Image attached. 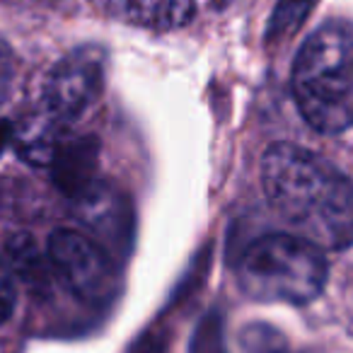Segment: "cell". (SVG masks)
<instances>
[{"mask_svg": "<svg viewBox=\"0 0 353 353\" xmlns=\"http://www.w3.org/2000/svg\"><path fill=\"white\" fill-rule=\"evenodd\" d=\"M261 184L295 235L322 250L353 245V184L322 155L293 143H274L261 160Z\"/></svg>", "mask_w": 353, "mask_h": 353, "instance_id": "cell-1", "label": "cell"}, {"mask_svg": "<svg viewBox=\"0 0 353 353\" xmlns=\"http://www.w3.org/2000/svg\"><path fill=\"white\" fill-rule=\"evenodd\" d=\"M293 97L319 133L353 126V30L341 22L319 27L293 63Z\"/></svg>", "mask_w": 353, "mask_h": 353, "instance_id": "cell-2", "label": "cell"}, {"mask_svg": "<svg viewBox=\"0 0 353 353\" xmlns=\"http://www.w3.org/2000/svg\"><path fill=\"white\" fill-rule=\"evenodd\" d=\"M324 250L300 235H264L254 240L237 264V281L256 303L303 305L327 283Z\"/></svg>", "mask_w": 353, "mask_h": 353, "instance_id": "cell-3", "label": "cell"}, {"mask_svg": "<svg viewBox=\"0 0 353 353\" xmlns=\"http://www.w3.org/2000/svg\"><path fill=\"white\" fill-rule=\"evenodd\" d=\"M49 259L56 276L88 303L104 305L117 295V264L92 237L75 230H56L49 237Z\"/></svg>", "mask_w": 353, "mask_h": 353, "instance_id": "cell-4", "label": "cell"}, {"mask_svg": "<svg viewBox=\"0 0 353 353\" xmlns=\"http://www.w3.org/2000/svg\"><path fill=\"white\" fill-rule=\"evenodd\" d=\"M104 88V51L83 46L61 59L44 85L46 109L54 119L73 121L99 99Z\"/></svg>", "mask_w": 353, "mask_h": 353, "instance_id": "cell-5", "label": "cell"}, {"mask_svg": "<svg viewBox=\"0 0 353 353\" xmlns=\"http://www.w3.org/2000/svg\"><path fill=\"white\" fill-rule=\"evenodd\" d=\"M73 213L109 256L128 254L133 245L136 218L131 201L114 184L102 179L90 184L80 196L73 199Z\"/></svg>", "mask_w": 353, "mask_h": 353, "instance_id": "cell-6", "label": "cell"}, {"mask_svg": "<svg viewBox=\"0 0 353 353\" xmlns=\"http://www.w3.org/2000/svg\"><path fill=\"white\" fill-rule=\"evenodd\" d=\"M56 189L75 199L99 179V141L94 136H59L46 165Z\"/></svg>", "mask_w": 353, "mask_h": 353, "instance_id": "cell-7", "label": "cell"}, {"mask_svg": "<svg viewBox=\"0 0 353 353\" xmlns=\"http://www.w3.org/2000/svg\"><path fill=\"white\" fill-rule=\"evenodd\" d=\"M8 264L12 274H17V279L22 281V285L34 295H46L51 290L56 269L49 254H41L39 245L27 232H20L8 242Z\"/></svg>", "mask_w": 353, "mask_h": 353, "instance_id": "cell-8", "label": "cell"}, {"mask_svg": "<svg viewBox=\"0 0 353 353\" xmlns=\"http://www.w3.org/2000/svg\"><path fill=\"white\" fill-rule=\"evenodd\" d=\"M194 10H196L194 0H126L121 12L131 25L170 32L189 25Z\"/></svg>", "mask_w": 353, "mask_h": 353, "instance_id": "cell-9", "label": "cell"}, {"mask_svg": "<svg viewBox=\"0 0 353 353\" xmlns=\"http://www.w3.org/2000/svg\"><path fill=\"white\" fill-rule=\"evenodd\" d=\"M12 141H17V152L27 162H32V165H49L59 136L51 131L49 123H34V126L25 128L20 133V138H12Z\"/></svg>", "mask_w": 353, "mask_h": 353, "instance_id": "cell-10", "label": "cell"}, {"mask_svg": "<svg viewBox=\"0 0 353 353\" xmlns=\"http://www.w3.org/2000/svg\"><path fill=\"white\" fill-rule=\"evenodd\" d=\"M310 8H312V0H281L279 8L274 10V15H271L266 37L269 39H283V37H288L290 32H295L303 25Z\"/></svg>", "mask_w": 353, "mask_h": 353, "instance_id": "cell-11", "label": "cell"}, {"mask_svg": "<svg viewBox=\"0 0 353 353\" xmlns=\"http://www.w3.org/2000/svg\"><path fill=\"white\" fill-rule=\"evenodd\" d=\"M192 353H225L223 341V319L218 312H208L199 322L192 339Z\"/></svg>", "mask_w": 353, "mask_h": 353, "instance_id": "cell-12", "label": "cell"}, {"mask_svg": "<svg viewBox=\"0 0 353 353\" xmlns=\"http://www.w3.org/2000/svg\"><path fill=\"white\" fill-rule=\"evenodd\" d=\"M242 341H245V346L254 353H279L281 348H283V336H281L276 329L261 327V324L247 327Z\"/></svg>", "mask_w": 353, "mask_h": 353, "instance_id": "cell-13", "label": "cell"}, {"mask_svg": "<svg viewBox=\"0 0 353 353\" xmlns=\"http://www.w3.org/2000/svg\"><path fill=\"white\" fill-rule=\"evenodd\" d=\"M17 303L15 281H12V269L8 261L0 259V324L12 317V310Z\"/></svg>", "mask_w": 353, "mask_h": 353, "instance_id": "cell-14", "label": "cell"}, {"mask_svg": "<svg viewBox=\"0 0 353 353\" xmlns=\"http://www.w3.org/2000/svg\"><path fill=\"white\" fill-rule=\"evenodd\" d=\"M165 348H167V343H165V339H162V334H157V336L148 334V336L133 348V353H165Z\"/></svg>", "mask_w": 353, "mask_h": 353, "instance_id": "cell-15", "label": "cell"}, {"mask_svg": "<svg viewBox=\"0 0 353 353\" xmlns=\"http://www.w3.org/2000/svg\"><path fill=\"white\" fill-rule=\"evenodd\" d=\"M12 138H15V128H12V123L6 121V119H0V155H3V150H6L8 145H10Z\"/></svg>", "mask_w": 353, "mask_h": 353, "instance_id": "cell-16", "label": "cell"}]
</instances>
